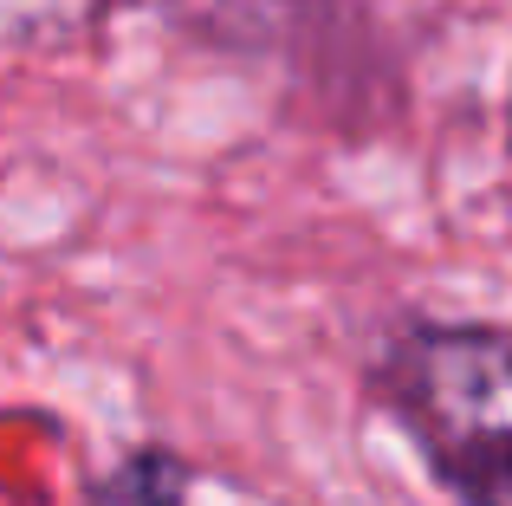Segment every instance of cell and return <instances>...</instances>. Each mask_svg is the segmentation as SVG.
<instances>
[{"mask_svg": "<svg viewBox=\"0 0 512 506\" xmlns=\"http://www.w3.org/2000/svg\"><path fill=\"white\" fill-rule=\"evenodd\" d=\"M389 403L467 506H512V331H415L389 364Z\"/></svg>", "mask_w": 512, "mask_h": 506, "instance_id": "cell-1", "label": "cell"}, {"mask_svg": "<svg viewBox=\"0 0 512 506\" xmlns=\"http://www.w3.org/2000/svg\"><path fill=\"white\" fill-rule=\"evenodd\" d=\"M98 506H182V468L163 455H137L104 481Z\"/></svg>", "mask_w": 512, "mask_h": 506, "instance_id": "cell-2", "label": "cell"}]
</instances>
